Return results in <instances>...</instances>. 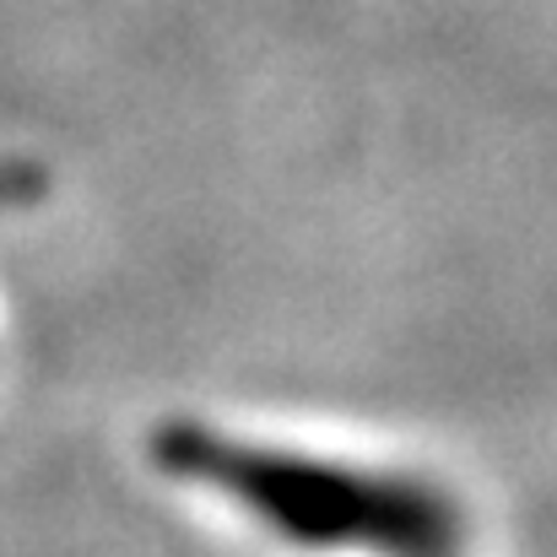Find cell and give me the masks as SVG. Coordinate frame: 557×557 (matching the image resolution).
<instances>
[{
    "label": "cell",
    "instance_id": "6da1fadb",
    "mask_svg": "<svg viewBox=\"0 0 557 557\" xmlns=\"http://www.w3.org/2000/svg\"><path fill=\"white\" fill-rule=\"evenodd\" d=\"M195 471L222 482L244 509L276 525V536L309 547H373L400 557H438L449 547V509L411 482H384L347 466L298 460V455H244L185 444Z\"/></svg>",
    "mask_w": 557,
    "mask_h": 557
}]
</instances>
